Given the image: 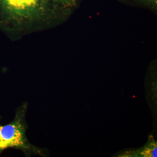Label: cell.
<instances>
[{
  "instance_id": "cell-1",
  "label": "cell",
  "mask_w": 157,
  "mask_h": 157,
  "mask_svg": "<svg viewBox=\"0 0 157 157\" xmlns=\"http://www.w3.org/2000/svg\"><path fill=\"white\" fill-rule=\"evenodd\" d=\"M28 105V103L25 101L17 107L14 119L10 123L3 125L0 122V154L7 149L14 148L22 151L25 157L49 156L48 149L32 144L27 137L28 125L26 115Z\"/></svg>"
},
{
  "instance_id": "cell-2",
  "label": "cell",
  "mask_w": 157,
  "mask_h": 157,
  "mask_svg": "<svg viewBox=\"0 0 157 157\" xmlns=\"http://www.w3.org/2000/svg\"><path fill=\"white\" fill-rule=\"evenodd\" d=\"M38 0H0V11L3 13H24L33 9Z\"/></svg>"
},
{
  "instance_id": "cell-3",
  "label": "cell",
  "mask_w": 157,
  "mask_h": 157,
  "mask_svg": "<svg viewBox=\"0 0 157 157\" xmlns=\"http://www.w3.org/2000/svg\"><path fill=\"white\" fill-rule=\"evenodd\" d=\"M157 144L155 142L150 144L147 146L145 147L142 153V155L145 157H156Z\"/></svg>"
},
{
  "instance_id": "cell-4",
  "label": "cell",
  "mask_w": 157,
  "mask_h": 157,
  "mask_svg": "<svg viewBox=\"0 0 157 157\" xmlns=\"http://www.w3.org/2000/svg\"><path fill=\"white\" fill-rule=\"evenodd\" d=\"M143 1H149V2H154L157 3V0H143Z\"/></svg>"
}]
</instances>
